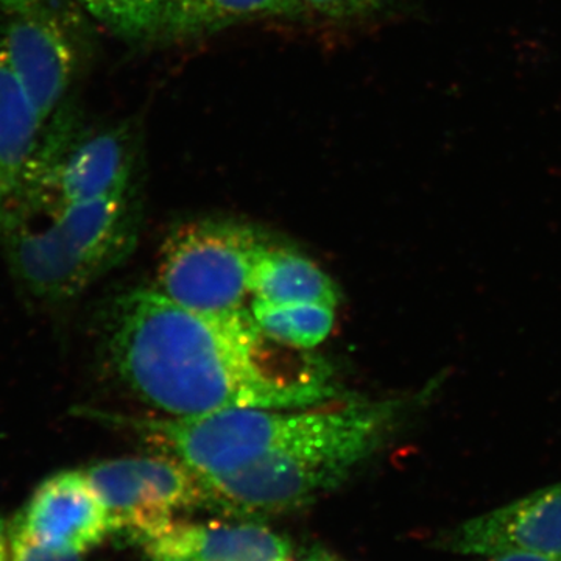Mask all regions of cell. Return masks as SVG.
I'll use <instances>...</instances> for the list:
<instances>
[{
  "instance_id": "1",
  "label": "cell",
  "mask_w": 561,
  "mask_h": 561,
  "mask_svg": "<svg viewBox=\"0 0 561 561\" xmlns=\"http://www.w3.org/2000/svg\"><path fill=\"white\" fill-rule=\"evenodd\" d=\"M267 341L249 309L191 311L157 287L114 298L101 330L103 359L114 378L165 416L341 400L342 389L323 360L283 359Z\"/></svg>"
},
{
  "instance_id": "2",
  "label": "cell",
  "mask_w": 561,
  "mask_h": 561,
  "mask_svg": "<svg viewBox=\"0 0 561 561\" xmlns=\"http://www.w3.org/2000/svg\"><path fill=\"white\" fill-rule=\"evenodd\" d=\"M426 391L383 400L339 401L330 423L225 474L201 478L208 505L238 515L295 511L341 485L426 400Z\"/></svg>"
},
{
  "instance_id": "3",
  "label": "cell",
  "mask_w": 561,
  "mask_h": 561,
  "mask_svg": "<svg viewBox=\"0 0 561 561\" xmlns=\"http://www.w3.org/2000/svg\"><path fill=\"white\" fill-rule=\"evenodd\" d=\"M136 238L138 210L130 187L7 225L0 249L28 300L60 306L124 261Z\"/></svg>"
},
{
  "instance_id": "4",
  "label": "cell",
  "mask_w": 561,
  "mask_h": 561,
  "mask_svg": "<svg viewBox=\"0 0 561 561\" xmlns=\"http://www.w3.org/2000/svg\"><path fill=\"white\" fill-rule=\"evenodd\" d=\"M339 401L297 409H231L197 416L99 419L138 435L158 454L186 465L198 478H213L261 459L330 423Z\"/></svg>"
},
{
  "instance_id": "5",
  "label": "cell",
  "mask_w": 561,
  "mask_h": 561,
  "mask_svg": "<svg viewBox=\"0 0 561 561\" xmlns=\"http://www.w3.org/2000/svg\"><path fill=\"white\" fill-rule=\"evenodd\" d=\"M267 241L264 232L239 220L180 225L162 243L157 289L191 311H239L250 295L254 260Z\"/></svg>"
},
{
  "instance_id": "6",
  "label": "cell",
  "mask_w": 561,
  "mask_h": 561,
  "mask_svg": "<svg viewBox=\"0 0 561 561\" xmlns=\"http://www.w3.org/2000/svg\"><path fill=\"white\" fill-rule=\"evenodd\" d=\"M49 121V130L41 135L20 213L7 225L49 217L66 206L133 187L135 162L124 130L83 133L73 113L61 106Z\"/></svg>"
},
{
  "instance_id": "7",
  "label": "cell",
  "mask_w": 561,
  "mask_h": 561,
  "mask_svg": "<svg viewBox=\"0 0 561 561\" xmlns=\"http://www.w3.org/2000/svg\"><path fill=\"white\" fill-rule=\"evenodd\" d=\"M84 472L111 530L128 531L140 542L175 522L176 513L208 505L202 479L164 454L103 460Z\"/></svg>"
},
{
  "instance_id": "8",
  "label": "cell",
  "mask_w": 561,
  "mask_h": 561,
  "mask_svg": "<svg viewBox=\"0 0 561 561\" xmlns=\"http://www.w3.org/2000/svg\"><path fill=\"white\" fill-rule=\"evenodd\" d=\"M0 55L44 124L60 108L76 76L77 50L65 18L5 14Z\"/></svg>"
},
{
  "instance_id": "9",
  "label": "cell",
  "mask_w": 561,
  "mask_h": 561,
  "mask_svg": "<svg viewBox=\"0 0 561 561\" xmlns=\"http://www.w3.org/2000/svg\"><path fill=\"white\" fill-rule=\"evenodd\" d=\"M443 546L460 556L529 552L561 559V482L461 523Z\"/></svg>"
},
{
  "instance_id": "10",
  "label": "cell",
  "mask_w": 561,
  "mask_h": 561,
  "mask_svg": "<svg viewBox=\"0 0 561 561\" xmlns=\"http://www.w3.org/2000/svg\"><path fill=\"white\" fill-rule=\"evenodd\" d=\"M18 519L39 541L77 553L101 545L113 531L84 471L50 476L36 489Z\"/></svg>"
},
{
  "instance_id": "11",
  "label": "cell",
  "mask_w": 561,
  "mask_h": 561,
  "mask_svg": "<svg viewBox=\"0 0 561 561\" xmlns=\"http://www.w3.org/2000/svg\"><path fill=\"white\" fill-rule=\"evenodd\" d=\"M151 557L191 561H291L290 542L257 524L172 522L142 542Z\"/></svg>"
},
{
  "instance_id": "12",
  "label": "cell",
  "mask_w": 561,
  "mask_h": 561,
  "mask_svg": "<svg viewBox=\"0 0 561 561\" xmlns=\"http://www.w3.org/2000/svg\"><path fill=\"white\" fill-rule=\"evenodd\" d=\"M44 125L0 55V228L20 213Z\"/></svg>"
},
{
  "instance_id": "13",
  "label": "cell",
  "mask_w": 561,
  "mask_h": 561,
  "mask_svg": "<svg viewBox=\"0 0 561 561\" xmlns=\"http://www.w3.org/2000/svg\"><path fill=\"white\" fill-rule=\"evenodd\" d=\"M250 295L268 302H319L337 308V284L300 251L276 245L261 247L250 275Z\"/></svg>"
},
{
  "instance_id": "14",
  "label": "cell",
  "mask_w": 561,
  "mask_h": 561,
  "mask_svg": "<svg viewBox=\"0 0 561 561\" xmlns=\"http://www.w3.org/2000/svg\"><path fill=\"white\" fill-rule=\"evenodd\" d=\"M301 13L300 0H172L162 38H191L243 21Z\"/></svg>"
},
{
  "instance_id": "15",
  "label": "cell",
  "mask_w": 561,
  "mask_h": 561,
  "mask_svg": "<svg viewBox=\"0 0 561 561\" xmlns=\"http://www.w3.org/2000/svg\"><path fill=\"white\" fill-rule=\"evenodd\" d=\"M250 312L268 341L295 351L317 348L335 324V308L319 302L253 300Z\"/></svg>"
},
{
  "instance_id": "16",
  "label": "cell",
  "mask_w": 561,
  "mask_h": 561,
  "mask_svg": "<svg viewBox=\"0 0 561 561\" xmlns=\"http://www.w3.org/2000/svg\"><path fill=\"white\" fill-rule=\"evenodd\" d=\"M95 21L128 41L164 36L172 0H77Z\"/></svg>"
},
{
  "instance_id": "17",
  "label": "cell",
  "mask_w": 561,
  "mask_h": 561,
  "mask_svg": "<svg viewBox=\"0 0 561 561\" xmlns=\"http://www.w3.org/2000/svg\"><path fill=\"white\" fill-rule=\"evenodd\" d=\"M11 561H81V553L51 548L33 537L20 519L10 526Z\"/></svg>"
},
{
  "instance_id": "18",
  "label": "cell",
  "mask_w": 561,
  "mask_h": 561,
  "mask_svg": "<svg viewBox=\"0 0 561 561\" xmlns=\"http://www.w3.org/2000/svg\"><path fill=\"white\" fill-rule=\"evenodd\" d=\"M306 11L330 20L371 16L400 5L404 0H300Z\"/></svg>"
},
{
  "instance_id": "19",
  "label": "cell",
  "mask_w": 561,
  "mask_h": 561,
  "mask_svg": "<svg viewBox=\"0 0 561 561\" xmlns=\"http://www.w3.org/2000/svg\"><path fill=\"white\" fill-rule=\"evenodd\" d=\"M489 561H561L559 557L540 556L529 552H505L500 556L489 557Z\"/></svg>"
},
{
  "instance_id": "20",
  "label": "cell",
  "mask_w": 561,
  "mask_h": 561,
  "mask_svg": "<svg viewBox=\"0 0 561 561\" xmlns=\"http://www.w3.org/2000/svg\"><path fill=\"white\" fill-rule=\"evenodd\" d=\"M0 561H11V541L9 524L0 516Z\"/></svg>"
},
{
  "instance_id": "21",
  "label": "cell",
  "mask_w": 561,
  "mask_h": 561,
  "mask_svg": "<svg viewBox=\"0 0 561 561\" xmlns=\"http://www.w3.org/2000/svg\"><path fill=\"white\" fill-rule=\"evenodd\" d=\"M312 561H341L335 559V557L328 556V553H317V556H313Z\"/></svg>"
},
{
  "instance_id": "22",
  "label": "cell",
  "mask_w": 561,
  "mask_h": 561,
  "mask_svg": "<svg viewBox=\"0 0 561 561\" xmlns=\"http://www.w3.org/2000/svg\"><path fill=\"white\" fill-rule=\"evenodd\" d=\"M151 561H191V560L172 559V557H151Z\"/></svg>"
},
{
  "instance_id": "23",
  "label": "cell",
  "mask_w": 561,
  "mask_h": 561,
  "mask_svg": "<svg viewBox=\"0 0 561 561\" xmlns=\"http://www.w3.org/2000/svg\"><path fill=\"white\" fill-rule=\"evenodd\" d=\"M308 561H312L311 559H309Z\"/></svg>"
}]
</instances>
